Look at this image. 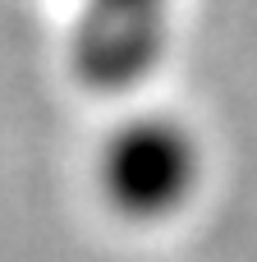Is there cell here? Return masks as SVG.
I'll use <instances>...</instances> for the list:
<instances>
[{"label": "cell", "instance_id": "obj_1", "mask_svg": "<svg viewBox=\"0 0 257 262\" xmlns=\"http://www.w3.org/2000/svg\"><path fill=\"white\" fill-rule=\"evenodd\" d=\"M202 147L189 124L170 115H138L120 124L97 161V184L124 221H166L198 193Z\"/></svg>", "mask_w": 257, "mask_h": 262}, {"label": "cell", "instance_id": "obj_2", "mask_svg": "<svg viewBox=\"0 0 257 262\" xmlns=\"http://www.w3.org/2000/svg\"><path fill=\"white\" fill-rule=\"evenodd\" d=\"M175 0H83L74 23V74L97 92H129L166 55Z\"/></svg>", "mask_w": 257, "mask_h": 262}]
</instances>
